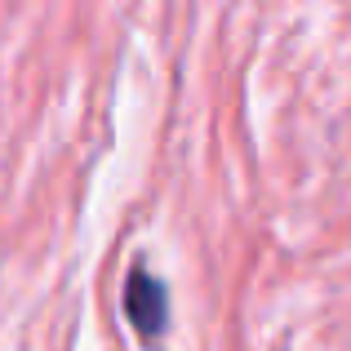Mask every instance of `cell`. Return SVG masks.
<instances>
[{"label": "cell", "mask_w": 351, "mask_h": 351, "mask_svg": "<svg viewBox=\"0 0 351 351\" xmlns=\"http://www.w3.org/2000/svg\"><path fill=\"white\" fill-rule=\"evenodd\" d=\"M125 316L134 325V334L143 343H160L165 329H169V285L152 271V267L138 258L125 276Z\"/></svg>", "instance_id": "cell-1"}]
</instances>
